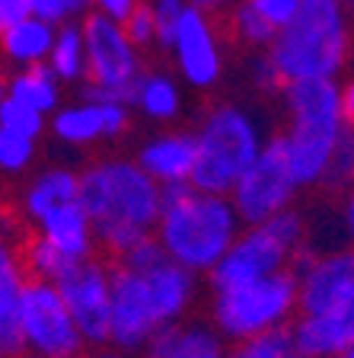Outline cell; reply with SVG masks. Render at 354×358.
Listing matches in <instances>:
<instances>
[{"label": "cell", "instance_id": "1", "mask_svg": "<svg viewBox=\"0 0 354 358\" xmlns=\"http://www.w3.org/2000/svg\"><path fill=\"white\" fill-rule=\"evenodd\" d=\"M198 298V275L163 259L147 272L112 266L109 345L121 355L140 352L150 336L189 317Z\"/></svg>", "mask_w": 354, "mask_h": 358}, {"label": "cell", "instance_id": "2", "mask_svg": "<svg viewBox=\"0 0 354 358\" xmlns=\"http://www.w3.org/2000/svg\"><path fill=\"white\" fill-rule=\"evenodd\" d=\"M77 201L93 221L96 246L103 243L118 256L140 237L154 234L163 189L140 170L138 160H103L77 173Z\"/></svg>", "mask_w": 354, "mask_h": 358}, {"label": "cell", "instance_id": "3", "mask_svg": "<svg viewBox=\"0 0 354 358\" xmlns=\"http://www.w3.org/2000/svg\"><path fill=\"white\" fill-rule=\"evenodd\" d=\"M163 189V208L156 217L154 237L160 240L166 259L189 268L192 275H207L217 266L243 221L227 195L198 192L189 182Z\"/></svg>", "mask_w": 354, "mask_h": 358}, {"label": "cell", "instance_id": "4", "mask_svg": "<svg viewBox=\"0 0 354 358\" xmlns=\"http://www.w3.org/2000/svg\"><path fill=\"white\" fill-rule=\"evenodd\" d=\"M348 58V26L341 0H300L294 20L272 38L268 61L281 83L335 80Z\"/></svg>", "mask_w": 354, "mask_h": 358}, {"label": "cell", "instance_id": "5", "mask_svg": "<svg viewBox=\"0 0 354 358\" xmlns=\"http://www.w3.org/2000/svg\"><path fill=\"white\" fill-rule=\"evenodd\" d=\"M290 128L281 134L288 166L297 189L319 186L332 164V154L345 134L335 80H297L284 87Z\"/></svg>", "mask_w": 354, "mask_h": 358}, {"label": "cell", "instance_id": "6", "mask_svg": "<svg viewBox=\"0 0 354 358\" xmlns=\"http://www.w3.org/2000/svg\"><path fill=\"white\" fill-rule=\"evenodd\" d=\"M195 138V164L189 186L198 192L230 195L236 179L252 164L262 150V134L258 125L246 115L239 106H214L201 119Z\"/></svg>", "mask_w": 354, "mask_h": 358}, {"label": "cell", "instance_id": "7", "mask_svg": "<svg viewBox=\"0 0 354 358\" xmlns=\"http://www.w3.org/2000/svg\"><path fill=\"white\" fill-rule=\"evenodd\" d=\"M303 240H307V227L294 208H284L262 224H243V231L233 237L227 253L207 272V285L211 291H223L290 268Z\"/></svg>", "mask_w": 354, "mask_h": 358}, {"label": "cell", "instance_id": "8", "mask_svg": "<svg viewBox=\"0 0 354 358\" xmlns=\"http://www.w3.org/2000/svg\"><path fill=\"white\" fill-rule=\"evenodd\" d=\"M294 317H297L294 266L281 268L274 275L256 278V282L214 291V301H211V327L227 343L265 333V329L274 327H290Z\"/></svg>", "mask_w": 354, "mask_h": 358}, {"label": "cell", "instance_id": "9", "mask_svg": "<svg viewBox=\"0 0 354 358\" xmlns=\"http://www.w3.org/2000/svg\"><path fill=\"white\" fill-rule=\"evenodd\" d=\"M83 52H87V103H134L140 80L138 45L125 36L121 22L105 13H89L83 22Z\"/></svg>", "mask_w": 354, "mask_h": 358}, {"label": "cell", "instance_id": "10", "mask_svg": "<svg viewBox=\"0 0 354 358\" xmlns=\"http://www.w3.org/2000/svg\"><path fill=\"white\" fill-rule=\"evenodd\" d=\"M20 329L26 358H77L87 352L80 329L52 282L26 278L20 294Z\"/></svg>", "mask_w": 354, "mask_h": 358}, {"label": "cell", "instance_id": "11", "mask_svg": "<svg viewBox=\"0 0 354 358\" xmlns=\"http://www.w3.org/2000/svg\"><path fill=\"white\" fill-rule=\"evenodd\" d=\"M294 195L297 182L290 176L284 141L278 134V138L262 144L258 157L243 170V176L236 179V186L230 189L227 199L243 224H262L268 217L281 215L284 208H290Z\"/></svg>", "mask_w": 354, "mask_h": 358}, {"label": "cell", "instance_id": "12", "mask_svg": "<svg viewBox=\"0 0 354 358\" xmlns=\"http://www.w3.org/2000/svg\"><path fill=\"white\" fill-rule=\"evenodd\" d=\"M58 291L74 317L87 349L109 345V313H112V266L83 259L58 278Z\"/></svg>", "mask_w": 354, "mask_h": 358}, {"label": "cell", "instance_id": "13", "mask_svg": "<svg viewBox=\"0 0 354 358\" xmlns=\"http://www.w3.org/2000/svg\"><path fill=\"white\" fill-rule=\"evenodd\" d=\"M297 313H348L354 307V246L294 268Z\"/></svg>", "mask_w": 354, "mask_h": 358}, {"label": "cell", "instance_id": "14", "mask_svg": "<svg viewBox=\"0 0 354 358\" xmlns=\"http://www.w3.org/2000/svg\"><path fill=\"white\" fill-rule=\"evenodd\" d=\"M172 48H176V61L185 80L192 87H214L221 77V52H217L214 29L205 20V13H198L189 3L179 16Z\"/></svg>", "mask_w": 354, "mask_h": 358}, {"label": "cell", "instance_id": "15", "mask_svg": "<svg viewBox=\"0 0 354 358\" xmlns=\"http://www.w3.org/2000/svg\"><path fill=\"white\" fill-rule=\"evenodd\" d=\"M26 278L29 275L20 256V237L3 231L0 215V358H26L20 329V294Z\"/></svg>", "mask_w": 354, "mask_h": 358}, {"label": "cell", "instance_id": "16", "mask_svg": "<svg viewBox=\"0 0 354 358\" xmlns=\"http://www.w3.org/2000/svg\"><path fill=\"white\" fill-rule=\"evenodd\" d=\"M290 339L297 358H335L354 345V323L348 313H297Z\"/></svg>", "mask_w": 354, "mask_h": 358}, {"label": "cell", "instance_id": "17", "mask_svg": "<svg viewBox=\"0 0 354 358\" xmlns=\"http://www.w3.org/2000/svg\"><path fill=\"white\" fill-rule=\"evenodd\" d=\"M140 352L144 358H227L217 329L201 320H179L163 327Z\"/></svg>", "mask_w": 354, "mask_h": 358}, {"label": "cell", "instance_id": "18", "mask_svg": "<svg viewBox=\"0 0 354 358\" xmlns=\"http://www.w3.org/2000/svg\"><path fill=\"white\" fill-rule=\"evenodd\" d=\"M38 237H45L52 246H58L67 259L83 262L93 259L96 253V234H93V221L83 211L80 201H64L58 208L45 211L36 221Z\"/></svg>", "mask_w": 354, "mask_h": 358}, {"label": "cell", "instance_id": "19", "mask_svg": "<svg viewBox=\"0 0 354 358\" xmlns=\"http://www.w3.org/2000/svg\"><path fill=\"white\" fill-rule=\"evenodd\" d=\"M195 164V138L192 134H156L138 154V166L160 186L189 182Z\"/></svg>", "mask_w": 354, "mask_h": 358}, {"label": "cell", "instance_id": "20", "mask_svg": "<svg viewBox=\"0 0 354 358\" xmlns=\"http://www.w3.org/2000/svg\"><path fill=\"white\" fill-rule=\"evenodd\" d=\"M64 201H77V173L64 170V166H54V170L38 173L29 186L22 189L20 211L29 221H38L45 211L58 208Z\"/></svg>", "mask_w": 354, "mask_h": 358}, {"label": "cell", "instance_id": "21", "mask_svg": "<svg viewBox=\"0 0 354 358\" xmlns=\"http://www.w3.org/2000/svg\"><path fill=\"white\" fill-rule=\"evenodd\" d=\"M54 32L48 22L36 20V16H26V20L13 22L10 29L0 32V48L7 52V58L20 61V64H36V61H45L48 52H52Z\"/></svg>", "mask_w": 354, "mask_h": 358}, {"label": "cell", "instance_id": "22", "mask_svg": "<svg viewBox=\"0 0 354 358\" xmlns=\"http://www.w3.org/2000/svg\"><path fill=\"white\" fill-rule=\"evenodd\" d=\"M7 96L20 99V103L32 106L36 112L45 115V112H54L61 93H58V80H54L52 67L42 64V61H36V64H26V71L10 80Z\"/></svg>", "mask_w": 354, "mask_h": 358}, {"label": "cell", "instance_id": "23", "mask_svg": "<svg viewBox=\"0 0 354 358\" xmlns=\"http://www.w3.org/2000/svg\"><path fill=\"white\" fill-rule=\"evenodd\" d=\"M54 134L67 144H93L99 138H105V125H103V106L99 103H77L71 109L54 112Z\"/></svg>", "mask_w": 354, "mask_h": 358}, {"label": "cell", "instance_id": "24", "mask_svg": "<svg viewBox=\"0 0 354 358\" xmlns=\"http://www.w3.org/2000/svg\"><path fill=\"white\" fill-rule=\"evenodd\" d=\"M131 106H138L147 119L170 122L179 115L182 96H179V87L166 74H140Z\"/></svg>", "mask_w": 354, "mask_h": 358}, {"label": "cell", "instance_id": "25", "mask_svg": "<svg viewBox=\"0 0 354 358\" xmlns=\"http://www.w3.org/2000/svg\"><path fill=\"white\" fill-rule=\"evenodd\" d=\"M20 256H22V266H26V275L38 278V282H58L71 266H77L74 259H67L61 253L58 246H52L45 237H29V240H20Z\"/></svg>", "mask_w": 354, "mask_h": 358}, {"label": "cell", "instance_id": "26", "mask_svg": "<svg viewBox=\"0 0 354 358\" xmlns=\"http://www.w3.org/2000/svg\"><path fill=\"white\" fill-rule=\"evenodd\" d=\"M48 67L58 80H80L87 77V52H83V32L77 26H64L54 36L52 52H48Z\"/></svg>", "mask_w": 354, "mask_h": 358}, {"label": "cell", "instance_id": "27", "mask_svg": "<svg viewBox=\"0 0 354 358\" xmlns=\"http://www.w3.org/2000/svg\"><path fill=\"white\" fill-rule=\"evenodd\" d=\"M227 358H297L290 327H274V329H265V333L236 339L230 345Z\"/></svg>", "mask_w": 354, "mask_h": 358}, {"label": "cell", "instance_id": "28", "mask_svg": "<svg viewBox=\"0 0 354 358\" xmlns=\"http://www.w3.org/2000/svg\"><path fill=\"white\" fill-rule=\"evenodd\" d=\"M0 128H7V131H16V134H22V138H32V141H36L45 128V115L36 112L32 106L13 99V96H0Z\"/></svg>", "mask_w": 354, "mask_h": 358}, {"label": "cell", "instance_id": "29", "mask_svg": "<svg viewBox=\"0 0 354 358\" xmlns=\"http://www.w3.org/2000/svg\"><path fill=\"white\" fill-rule=\"evenodd\" d=\"M32 157H36V141L32 138H22L16 131L0 128V170L20 173L32 164Z\"/></svg>", "mask_w": 354, "mask_h": 358}, {"label": "cell", "instance_id": "30", "mask_svg": "<svg viewBox=\"0 0 354 358\" xmlns=\"http://www.w3.org/2000/svg\"><path fill=\"white\" fill-rule=\"evenodd\" d=\"M323 182L329 189H345L354 182V131L351 128H345V134H341V141H339V148H335L332 164L325 170Z\"/></svg>", "mask_w": 354, "mask_h": 358}, {"label": "cell", "instance_id": "31", "mask_svg": "<svg viewBox=\"0 0 354 358\" xmlns=\"http://www.w3.org/2000/svg\"><path fill=\"white\" fill-rule=\"evenodd\" d=\"M163 259H166V253H163L160 240H156L154 234H147V237H140L138 243L128 246L125 253H118L115 256V266L131 268V272H147V268L160 266Z\"/></svg>", "mask_w": 354, "mask_h": 358}, {"label": "cell", "instance_id": "32", "mask_svg": "<svg viewBox=\"0 0 354 358\" xmlns=\"http://www.w3.org/2000/svg\"><path fill=\"white\" fill-rule=\"evenodd\" d=\"M233 32L243 38V42H249V45H272V38H274V32L278 29L268 26V22L243 0L239 7H233Z\"/></svg>", "mask_w": 354, "mask_h": 358}, {"label": "cell", "instance_id": "33", "mask_svg": "<svg viewBox=\"0 0 354 358\" xmlns=\"http://www.w3.org/2000/svg\"><path fill=\"white\" fill-rule=\"evenodd\" d=\"M154 10V32L163 45H172V36H176L179 16L185 10V0H154L150 3Z\"/></svg>", "mask_w": 354, "mask_h": 358}, {"label": "cell", "instance_id": "34", "mask_svg": "<svg viewBox=\"0 0 354 358\" xmlns=\"http://www.w3.org/2000/svg\"><path fill=\"white\" fill-rule=\"evenodd\" d=\"M125 36L131 38V45H150L156 38L154 32V10L150 3H134V10L128 13V20L121 22Z\"/></svg>", "mask_w": 354, "mask_h": 358}, {"label": "cell", "instance_id": "35", "mask_svg": "<svg viewBox=\"0 0 354 358\" xmlns=\"http://www.w3.org/2000/svg\"><path fill=\"white\" fill-rule=\"evenodd\" d=\"M246 3H249L268 26H274V29L288 26V22L294 20L297 7H300V0H246Z\"/></svg>", "mask_w": 354, "mask_h": 358}, {"label": "cell", "instance_id": "36", "mask_svg": "<svg viewBox=\"0 0 354 358\" xmlns=\"http://www.w3.org/2000/svg\"><path fill=\"white\" fill-rule=\"evenodd\" d=\"M99 106H103L105 138H118L128 128V106H121V103H99Z\"/></svg>", "mask_w": 354, "mask_h": 358}, {"label": "cell", "instance_id": "37", "mask_svg": "<svg viewBox=\"0 0 354 358\" xmlns=\"http://www.w3.org/2000/svg\"><path fill=\"white\" fill-rule=\"evenodd\" d=\"M29 13L36 16V20H42V22H61L67 16V7L61 3V0H29Z\"/></svg>", "mask_w": 354, "mask_h": 358}, {"label": "cell", "instance_id": "38", "mask_svg": "<svg viewBox=\"0 0 354 358\" xmlns=\"http://www.w3.org/2000/svg\"><path fill=\"white\" fill-rule=\"evenodd\" d=\"M29 16V0H0V32Z\"/></svg>", "mask_w": 354, "mask_h": 358}, {"label": "cell", "instance_id": "39", "mask_svg": "<svg viewBox=\"0 0 354 358\" xmlns=\"http://www.w3.org/2000/svg\"><path fill=\"white\" fill-rule=\"evenodd\" d=\"M96 3L103 7V13L109 16V20L125 22V20H128V13L134 10V3H138V0H96Z\"/></svg>", "mask_w": 354, "mask_h": 358}, {"label": "cell", "instance_id": "40", "mask_svg": "<svg viewBox=\"0 0 354 358\" xmlns=\"http://www.w3.org/2000/svg\"><path fill=\"white\" fill-rule=\"evenodd\" d=\"M256 77H258V83H262L265 90H284V83H281L278 71L272 67L268 55H265V58H258V64H256Z\"/></svg>", "mask_w": 354, "mask_h": 358}, {"label": "cell", "instance_id": "41", "mask_svg": "<svg viewBox=\"0 0 354 358\" xmlns=\"http://www.w3.org/2000/svg\"><path fill=\"white\" fill-rule=\"evenodd\" d=\"M339 103H341V119H345V128L354 131V77L339 87Z\"/></svg>", "mask_w": 354, "mask_h": 358}, {"label": "cell", "instance_id": "42", "mask_svg": "<svg viewBox=\"0 0 354 358\" xmlns=\"http://www.w3.org/2000/svg\"><path fill=\"white\" fill-rule=\"evenodd\" d=\"M236 0H189V7H195L198 13H223Z\"/></svg>", "mask_w": 354, "mask_h": 358}, {"label": "cell", "instance_id": "43", "mask_svg": "<svg viewBox=\"0 0 354 358\" xmlns=\"http://www.w3.org/2000/svg\"><path fill=\"white\" fill-rule=\"evenodd\" d=\"M77 358H125L121 352H115L112 345H103V349H87V352H80Z\"/></svg>", "mask_w": 354, "mask_h": 358}, {"label": "cell", "instance_id": "44", "mask_svg": "<svg viewBox=\"0 0 354 358\" xmlns=\"http://www.w3.org/2000/svg\"><path fill=\"white\" fill-rule=\"evenodd\" d=\"M345 224H348V234L354 237V182L348 186V201H345Z\"/></svg>", "mask_w": 354, "mask_h": 358}, {"label": "cell", "instance_id": "45", "mask_svg": "<svg viewBox=\"0 0 354 358\" xmlns=\"http://www.w3.org/2000/svg\"><path fill=\"white\" fill-rule=\"evenodd\" d=\"M61 3L67 7V13H77V10L87 7V0H61Z\"/></svg>", "mask_w": 354, "mask_h": 358}, {"label": "cell", "instance_id": "46", "mask_svg": "<svg viewBox=\"0 0 354 358\" xmlns=\"http://www.w3.org/2000/svg\"><path fill=\"white\" fill-rule=\"evenodd\" d=\"M335 358H354V345H351V349H345L341 355H335Z\"/></svg>", "mask_w": 354, "mask_h": 358}, {"label": "cell", "instance_id": "47", "mask_svg": "<svg viewBox=\"0 0 354 358\" xmlns=\"http://www.w3.org/2000/svg\"><path fill=\"white\" fill-rule=\"evenodd\" d=\"M0 96H3V77H0Z\"/></svg>", "mask_w": 354, "mask_h": 358}, {"label": "cell", "instance_id": "48", "mask_svg": "<svg viewBox=\"0 0 354 358\" xmlns=\"http://www.w3.org/2000/svg\"><path fill=\"white\" fill-rule=\"evenodd\" d=\"M348 317H351V323H354V307H351V310H348Z\"/></svg>", "mask_w": 354, "mask_h": 358}, {"label": "cell", "instance_id": "49", "mask_svg": "<svg viewBox=\"0 0 354 358\" xmlns=\"http://www.w3.org/2000/svg\"><path fill=\"white\" fill-rule=\"evenodd\" d=\"M0 215H3V211H0Z\"/></svg>", "mask_w": 354, "mask_h": 358}]
</instances>
